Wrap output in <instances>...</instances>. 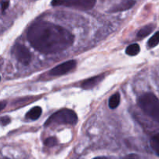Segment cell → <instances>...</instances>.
Segmentation results:
<instances>
[{"mask_svg": "<svg viewBox=\"0 0 159 159\" xmlns=\"http://www.w3.org/2000/svg\"><path fill=\"white\" fill-rule=\"evenodd\" d=\"M27 39L31 46L39 52L54 54L70 48L75 37L62 26L50 22L39 21L30 26Z\"/></svg>", "mask_w": 159, "mask_h": 159, "instance_id": "cell-1", "label": "cell"}, {"mask_svg": "<svg viewBox=\"0 0 159 159\" xmlns=\"http://www.w3.org/2000/svg\"><path fill=\"white\" fill-rule=\"evenodd\" d=\"M138 104L144 113L149 117L159 120V102L158 99L153 93H146L138 99Z\"/></svg>", "mask_w": 159, "mask_h": 159, "instance_id": "cell-2", "label": "cell"}, {"mask_svg": "<svg viewBox=\"0 0 159 159\" xmlns=\"http://www.w3.org/2000/svg\"><path fill=\"white\" fill-rule=\"evenodd\" d=\"M78 116L75 112L69 109H63L51 115L45 122V127L56 124H70L74 125L77 123Z\"/></svg>", "mask_w": 159, "mask_h": 159, "instance_id": "cell-3", "label": "cell"}, {"mask_svg": "<svg viewBox=\"0 0 159 159\" xmlns=\"http://www.w3.org/2000/svg\"><path fill=\"white\" fill-rule=\"evenodd\" d=\"M96 0H52L53 6H66L80 10H89L95 6Z\"/></svg>", "mask_w": 159, "mask_h": 159, "instance_id": "cell-4", "label": "cell"}, {"mask_svg": "<svg viewBox=\"0 0 159 159\" xmlns=\"http://www.w3.org/2000/svg\"><path fill=\"white\" fill-rule=\"evenodd\" d=\"M13 54L18 61L23 65H28L30 63L31 54L28 48L24 45L16 44L13 48Z\"/></svg>", "mask_w": 159, "mask_h": 159, "instance_id": "cell-5", "label": "cell"}, {"mask_svg": "<svg viewBox=\"0 0 159 159\" xmlns=\"http://www.w3.org/2000/svg\"><path fill=\"white\" fill-rule=\"evenodd\" d=\"M75 66H76L75 61L74 60L68 61L64 62V63L57 65V66L54 67V68H52V69L49 71V74L51 75H54V76L62 75L67 74V73L69 72L70 71L74 69Z\"/></svg>", "mask_w": 159, "mask_h": 159, "instance_id": "cell-6", "label": "cell"}, {"mask_svg": "<svg viewBox=\"0 0 159 159\" xmlns=\"http://www.w3.org/2000/svg\"><path fill=\"white\" fill-rule=\"evenodd\" d=\"M103 79V75H99L94 76V77H92L90 79L83 81L82 82V84H81V87L82 89H93L95 86H96L98 84L100 83Z\"/></svg>", "mask_w": 159, "mask_h": 159, "instance_id": "cell-7", "label": "cell"}, {"mask_svg": "<svg viewBox=\"0 0 159 159\" xmlns=\"http://www.w3.org/2000/svg\"><path fill=\"white\" fill-rule=\"evenodd\" d=\"M135 1L134 0H122L120 3L116 4V6H113L110 9V12H122V11L130 9L134 6Z\"/></svg>", "mask_w": 159, "mask_h": 159, "instance_id": "cell-8", "label": "cell"}, {"mask_svg": "<svg viewBox=\"0 0 159 159\" xmlns=\"http://www.w3.org/2000/svg\"><path fill=\"white\" fill-rule=\"evenodd\" d=\"M42 113V109L40 107H33L27 113H26V118L32 120H37L40 116Z\"/></svg>", "mask_w": 159, "mask_h": 159, "instance_id": "cell-9", "label": "cell"}, {"mask_svg": "<svg viewBox=\"0 0 159 159\" xmlns=\"http://www.w3.org/2000/svg\"><path fill=\"white\" fill-rule=\"evenodd\" d=\"M152 30H153V26L152 25H148V26L142 27L138 31L137 37H138V39H143L147 37V36H148L152 32Z\"/></svg>", "mask_w": 159, "mask_h": 159, "instance_id": "cell-10", "label": "cell"}, {"mask_svg": "<svg viewBox=\"0 0 159 159\" xmlns=\"http://www.w3.org/2000/svg\"><path fill=\"white\" fill-rule=\"evenodd\" d=\"M120 102V93H115V94H113L110 98V100H109V107L110 109H112V110L116 109L119 106Z\"/></svg>", "mask_w": 159, "mask_h": 159, "instance_id": "cell-11", "label": "cell"}, {"mask_svg": "<svg viewBox=\"0 0 159 159\" xmlns=\"http://www.w3.org/2000/svg\"><path fill=\"white\" fill-rule=\"evenodd\" d=\"M141 48L138 43H133L130 44L126 48V54L130 56H135L139 54Z\"/></svg>", "mask_w": 159, "mask_h": 159, "instance_id": "cell-12", "label": "cell"}, {"mask_svg": "<svg viewBox=\"0 0 159 159\" xmlns=\"http://www.w3.org/2000/svg\"><path fill=\"white\" fill-rule=\"evenodd\" d=\"M150 145L152 150L155 152V155L158 156V150H159V134H157L155 136L152 137L150 140Z\"/></svg>", "mask_w": 159, "mask_h": 159, "instance_id": "cell-13", "label": "cell"}, {"mask_svg": "<svg viewBox=\"0 0 159 159\" xmlns=\"http://www.w3.org/2000/svg\"><path fill=\"white\" fill-rule=\"evenodd\" d=\"M159 43V33L156 32L150 39L148 40V45L149 48H152L156 47Z\"/></svg>", "mask_w": 159, "mask_h": 159, "instance_id": "cell-14", "label": "cell"}, {"mask_svg": "<svg viewBox=\"0 0 159 159\" xmlns=\"http://www.w3.org/2000/svg\"><path fill=\"white\" fill-rule=\"evenodd\" d=\"M57 143H58V141H57V139L55 137H50V138H47L44 141L45 146H47L48 148L56 146L57 144Z\"/></svg>", "mask_w": 159, "mask_h": 159, "instance_id": "cell-15", "label": "cell"}, {"mask_svg": "<svg viewBox=\"0 0 159 159\" xmlns=\"http://www.w3.org/2000/svg\"><path fill=\"white\" fill-rule=\"evenodd\" d=\"M11 120L9 116H2V117L0 118V125L2 126H6L10 123Z\"/></svg>", "mask_w": 159, "mask_h": 159, "instance_id": "cell-16", "label": "cell"}, {"mask_svg": "<svg viewBox=\"0 0 159 159\" xmlns=\"http://www.w3.org/2000/svg\"><path fill=\"white\" fill-rule=\"evenodd\" d=\"M9 0H6V1H3L2 2V10H6V9L8 8V6H9Z\"/></svg>", "mask_w": 159, "mask_h": 159, "instance_id": "cell-17", "label": "cell"}, {"mask_svg": "<svg viewBox=\"0 0 159 159\" xmlns=\"http://www.w3.org/2000/svg\"><path fill=\"white\" fill-rule=\"evenodd\" d=\"M124 159H140V158L138 155L132 154V155H127V156H126Z\"/></svg>", "mask_w": 159, "mask_h": 159, "instance_id": "cell-18", "label": "cell"}, {"mask_svg": "<svg viewBox=\"0 0 159 159\" xmlns=\"http://www.w3.org/2000/svg\"><path fill=\"white\" fill-rule=\"evenodd\" d=\"M6 102H5V101H1V102H0V111H2V110L6 107Z\"/></svg>", "mask_w": 159, "mask_h": 159, "instance_id": "cell-19", "label": "cell"}, {"mask_svg": "<svg viewBox=\"0 0 159 159\" xmlns=\"http://www.w3.org/2000/svg\"><path fill=\"white\" fill-rule=\"evenodd\" d=\"M93 159H113V158H109V157H105V156H99V157H96V158Z\"/></svg>", "mask_w": 159, "mask_h": 159, "instance_id": "cell-20", "label": "cell"}]
</instances>
